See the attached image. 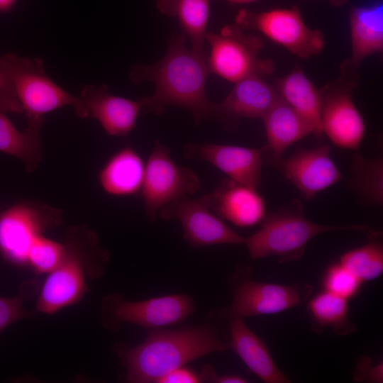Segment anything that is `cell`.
Segmentation results:
<instances>
[{
    "label": "cell",
    "instance_id": "cell-1",
    "mask_svg": "<svg viewBox=\"0 0 383 383\" xmlns=\"http://www.w3.org/2000/svg\"><path fill=\"white\" fill-rule=\"evenodd\" d=\"M187 39L182 32L174 35L160 60L131 67L129 79L133 84L148 82L155 87L152 95L140 98L142 113L160 115L166 106H175L189 111L197 124L214 116L216 103L206 94L207 55L189 49Z\"/></svg>",
    "mask_w": 383,
    "mask_h": 383
},
{
    "label": "cell",
    "instance_id": "cell-2",
    "mask_svg": "<svg viewBox=\"0 0 383 383\" xmlns=\"http://www.w3.org/2000/svg\"><path fill=\"white\" fill-rule=\"evenodd\" d=\"M229 349L216 330L205 326L149 330L140 344H121L116 352L126 368L123 379L130 383H157L169 372L213 353Z\"/></svg>",
    "mask_w": 383,
    "mask_h": 383
},
{
    "label": "cell",
    "instance_id": "cell-3",
    "mask_svg": "<svg viewBox=\"0 0 383 383\" xmlns=\"http://www.w3.org/2000/svg\"><path fill=\"white\" fill-rule=\"evenodd\" d=\"M64 257L40 284L35 311L52 315L80 302L88 282L101 278L110 259L96 233L86 225L70 226L62 242Z\"/></svg>",
    "mask_w": 383,
    "mask_h": 383
},
{
    "label": "cell",
    "instance_id": "cell-4",
    "mask_svg": "<svg viewBox=\"0 0 383 383\" xmlns=\"http://www.w3.org/2000/svg\"><path fill=\"white\" fill-rule=\"evenodd\" d=\"M355 231L368 232L364 225L328 226L314 223L305 217L298 199L284 207L266 213L260 228L245 237L252 260L276 257L279 262L299 260L304 255L308 242L315 236L331 231Z\"/></svg>",
    "mask_w": 383,
    "mask_h": 383
},
{
    "label": "cell",
    "instance_id": "cell-5",
    "mask_svg": "<svg viewBox=\"0 0 383 383\" xmlns=\"http://www.w3.org/2000/svg\"><path fill=\"white\" fill-rule=\"evenodd\" d=\"M0 71L12 83L28 126L40 130L45 114L67 106H72L78 117L85 118L80 98L65 91L47 75L42 59L8 52L0 57Z\"/></svg>",
    "mask_w": 383,
    "mask_h": 383
},
{
    "label": "cell",
    "instance_id": "cell-6",
    "mask_svg": "<svg viewBox=\"0 0 383 383\" xmlns=\"http://www.w3.org/2000/svg\"><path fill=\"white\" fill-rule=\"evenodd\" d=\"M251 266L236 267L228 279L232 301L221 313L227 319L281 313L305 303L313 292L307 283L279 284L252 279Z\"/></svg>",
    "mask_w": 383,
    "mask_h": 383
},
{
    "label": "cell",
    "instance_id": "cell-7",
    "mask_svg": "<svg viewBox=\"0 0 383 383\" xmlns=\"http://www.w3.org/2000/svg\"><path fill=\"white\" fill-rule=\"evenodd\" d=\"M194 311V301L187 294L133 301L119 293H113L101 300L100 322L111 332L118 331L124 323L137 325L149 331L179 323Z\"/></svg>",
    "mask_w": 383,
    "mask_h": 383
},
{
    "label": "cell",
    "instance_id": "cell-8",
    "mask_svg": "<svg viewBox=\"0 0 383 383\" xmlns=\"http://www.w3.org/2000/svg\"><path fill=\"white\" fill-rule=\"evenodd\" d=\"M206 41L210 45L207 55L209 73L235 83L252 75H271L274 65L270 59H262V39L248 34L237 23L223 26L219 33L207 32Z\"/></svg>",
    "mask_w": 383,
    "mask_h": 383
},
{
    "label": "cell",
    "instance_id": "cell-9",
    "mask_svg": "<svg viewBox=\"0 0 383 383\" xmlns=\"http://www.w3.org/2000/svg\"><path fill=\"white\" fill-rule=\"evenodd\" d=\"M62 210L35 201H21L0 212V255L8 263L27 267L28 250L39 236L60 226Z\"/></svg>",
    "mask_w": 383,
    "mask_h": 383
},
{
    "label": "cell",
    "instance_id": "cell-10",
    "mask_svg": "<svg viewBox=\"0 0 383 383\" xmlns=\"http://www.w3.org/2000/svg\"><path fill=\"white\" fill-rule=\"evenodd\" d=\"M235 23L243 30L261 33L301 59L319 55L325 46L323 32L309 28L296 6L261 12L240 10Z\"/></svg>",
    "mask_w": 383,
    "mask_h": 383
},
{
    "label": "cell",
    "instance_id": "cell-11",
    "mask_svg": "<svg viewBox=\"0 0 383 383\" xmlns=\"http://www.w3.org/2000/svg\"><path fill=\"white\" fill-rule=\"evenodd\" d=\"M170 150L156 141L145 165L141 194L148 219L153 222L160 209L184 196L196 193L201 187L198 175L190 168L178 165Z\"/></svg>",
    "mask_w": 383,
    "mask_h": 383
},
{
    "label": "cell",
    "instance_id": "cell-12",
    "mask_svg": "<svg viewBox=\"0 0 383 383\" xmlns=\"http://www.w3.org/2000/svg\"><path fill=\"white\" fill-rule=\"evenodd\" d=\"M357 80L341 77L320 89L323 134L337 147L356 150L365 134L364 118L353 99Z\"/></svg>",
    "mask_w": 383,
    "mask_h": 383
},
{
    "label": "cell",
    "instance_id": "cell-13",
    "mask_svg": "<svg viewBox=\"0 0 383 383\" xmlns=\"http://www.w3.org/2000/svg\"><path fill=\"white\" fill-rule=\"evenodd\" d=\"M158 216L164 220H178L183 228L184 239L194 248L244 244L245 237L210 209L206 194L196 199L179 198L160 209Z\"/></svg>",
    "mask_w": 383,
    "mask_h": 383
},
{
    "label": "cell",
    "instance_id": "cell-14",
    "mask_svg": "<svg viewBox=\"0 0 383 383\" xmlns=\"http://www.w3.org/2000/svg\"><path fill=\"white\" fill-rule=\"evenodd\" d=\"M330 150L324 144L311 150L299 149L287 158L280 157L272 162L306 199H311L343 178Z\"/></svg>",
    "mask_w": 383,
    "mask_h": 383
},
{
    "label": "cell",
    "instance_id": "cell-15",
    "mask_svg": "<svg viewBox=\"0 0 383 383\" xmlns=\"http://www.w3.org/2000/svg\"><path fill=\"white\" fill-rule=\"evenodd\" d=\"M264 148L216 143H189L185 158L205 161L226 174L231 179L257 189L262 182Z\"/></svg>",
    "mask_w": 383,
    "mask_h": 383
},
{
    "label": "cell",
    "instance_id": "cell-16",
    "mask_svg": "<svg viewBox=\"0 0 383 383\" xmlns=\"http://www.w3.org/2000/svg\"><path fill=\"white\" fill-rule=\"evenodd\" d=\"M84 106L85 118L99 121L103 129L112 136H127L136 126L142 113V104L113 95L104 84H86L79 96Z\"/></svg>",
    "mask_w": 383,
    "mask_h": 383
},
{
    "label": "cell",
    "instance_id": "cell-17",
    "mask_svg": "<svg viewBox=\"0 0 383 383\" xmlns=\"http://www.w3.org/2000/svg\"><path fill=\"white\" fill-rule=\"evenodd\" d=\"M350 28L351 55L340 69L343 77L357 80V72L365 59L382 52V4L351 8Z\"/></svg>",
    "mask_w": 383,
    "mask_h": 383
},
{
    "label": "cell",
    "instance_id": "cell-18",
    "mask_svg": "<svg viewBox=\"0 0 383 383\" xmlns=\"http://www.w3.org/2000/svg\"><path fill=\"white\" fill-rule=\"evenodd\" d=\"M206 195L210 209L218 217L240 228L261 223L267 213L265 201L257 189L231 179Z\"/></svg>",
    "mask_w": 383,
    "mask_h": 383
},
{
    "label": "cell",
    "instance_id": "cell-19",
    "mask_svg": "<svg viewBox=\"0 0 383 383\" xmlns=\"http://www.w3.org/2000/svg\"><path fill=\"white\" fill-rule=\"evenodd\" d=\"M279 99L276 88L262 77L249 76L234 83L225 99L216 103L214 116L224 121L262 118Z\"/></svg>",
    "mask_w": 383,
    "mask_h": 383
},
{
    "label": "cell",
    "instance_id": "cell-20",
    "mask_svg": "<svg viewBox=\"0 0 383 383\" xmlns=\"http://www.w3.org/2000/svg\"><path fill=\"white\" fill-rule=\"evenodd\" d=\"M229 349L265 383H289V377L277 366L264 340L253 333L243 318L230 319Z\"/></svg>",
    "mask_w": 383,
    "mask_h": 383
},
{
    "label": "cell",
    "instance_id": "cell-21",
    "mask_svg": "<svg viewBox=\"0 0 383 383\" xmlns=\"http://www.w3.org/2000/svg\"><path fill=\"white\" fill-rule=\"evenodd\" d=\"M145 164L140 155L131 147L116 152L100 170V187L108 194L116 196L135 195L141 192Z\"/></svg>",
    "mask_w": 383,
    "mask_h": 383
},
{
    "label": "cell",
    "instance_id": "cell-22",
    "mask_svg": "<svg viewBox=\"0 0 383 383\" xmlns=\"http://www.w3.org/2000/svg\"><path fill=\"white\" fill-rule=\"evenodd\" d=\"M275 85L282 99L308 123L312 134L321 137V92L303 70L296 67L287 75L277 79Z\"/></svg>",
    "mask_w": 383,
    "mask_h": 383
},
{
    "label": "cell",
    "instance_id": "cell-23",
    "mask_svg": "<svg viewBox=\"0 0 383 383\" xmlns=\"http://www.w3.org/2000/svg\"><path fill=\"white\" fill-rule=\"evenodd\" d=\"M269 152L272 160L282 157L292 145L312 134L308 123L284 100L280 99L262 117Z\"/></svg>",
    "mask_w": 383,
    "mask_h": 383
},
{
    "label": "cell",
    "instance_id": "cell-24",
    "mask_svg": "<svg viewBox=\"0 0 383 383\" xmlns=\"http://www.w3.org/2000/svg\"><path fill=\"white\" fill-rule=\"evenodd\" d=\"M209 5L210 0L157 1L159 11L177 19L182 33L191 42L192 50L199 54H205Z\"/></svg>",
    "mask_w": 383,
    "mask_h": 383
},
{
    "label": "cell",
    "instance_id": "cell-25",
    "mask_svg": "<svg viewBox=\"0 0 383 383\" xmlns=\"http://www.w3.org/2000/svg\"><path fill=\"white\" fill-rule=\"evenodd\" d=\"M311 330L322 333L329 328L337 335L345 336L357 331L349 318L348 300L323 290L313 296L306 304Z\"/></svg>",
    "mask_w": 383,
    "mask_h": 383
},
{
    "label": "cell",
    "instance_id": "cell-26",
    "mask_svg": "<svg viewBox=\"0 0 383 383\" xmlns=\"http://www.w3.org/2000/svg\"><path fill=\"white\" fill-rule=\"evenodd\" d=\"M0 152L18 158L26 171L33 172L41 161L40 129L28 126L20 131L4 113H0Z\"/></svg>",
    "mask_w": 383,
    "mask_h": 383
},
{
    "label": "cell",
    "instance_id": "cell-27",
    "mask_svg": "<svg viewBox=\"0 0 383 383\" xmlns=\"http://www.w3.org/2000/svg\"><path fill=\"white\" fill-rule=\"evenodd\" d=\"M349 187L359 199L367 205L383 203L382 157L367 158L355 155L351 165Z\"/></svg>",
    "mask_w": 383,
    "mask_h": 383
},
{
    "label": "cell",
    "instance_id": "cell-28",
    "mask_svg": "<svg viewBox=\"0 0 383 383\" xmlns=\"http://www.w3.org/2000/svg\"><path fill=\"white\" fill-rule=\"evenodd\" d=\"M369 240L362 247L346 251L339 262L362 283L377 279L383 273V245L380 233L368 231Z\"/></svg>",
    "mask_w": 383,
    "mask_h": 383
},
{
    "label": "cell",
    "instance_id": "cell-29",
    "mask_svg": "<svg viewBox=\"0 0 383 383\" xmlns=\"http://www.w3.org/2000/svg\"><path fill=\"white\" fill-rule=\"evenodd\" d=\"M40 284L39 279H29L20 285L16 296H0V333L16 321L36 316L38 313L35 310H27L23 306L37 296Z\"/></svg>",
    "mask_w": 383,
    "mask_h": 383
},
{
    "label": "cell",
    "instance_id": "cell-30",
    "mask_svg": "<svg viewBox=\"0 0 383 383\" xmlns=\"http://www.w3.org/2000/svg\"><path fill=\"white\" fill-rule=\"evenodd\" d=\"M65 252L63 243L38 237L32 243L27 255V267L37 274H48L62 262Z\"/></svg>",
    "mask_w": 383,
    "mask_h": 383
},
{
    "label": "cell",
    "instance_id": "cell-31",
    "mask_svg": "<svg viewBox=\"0 0 383 383\" xmlns=\"http://www.w3.org/2000/svg\"><path fill=\"white\" fill-rule=\"evenodd\" d=\"M362 285V282L339 262L328 266L321 277L323 290L347 300L355 297Z\"/></svg>",
    "mask_w": 383,
    "mask_h": 383
},
{
    "label": "cell",
    "instance_id": "cell-32",
    "mask_svg": "<svg viewBox=\"0 0 383 383\" xmlns=\"http://www.w3.org/2000/svg\"><path fill=\"white\" fill-rule=\"evenodd\" d=\"M0 113H23L22 106L12 83L1 71Z\"/></svg>",
    "mask_w": 383,
    "mask_h": 383
},
{
    "label": "cell",
    "instance_id": "cell-33",
    "mask_svg": "<svg viewBox=\"0 0 383 383\" xmlns=\"http://www.w3.org/2000/svg\"><path fill=\"white\" fill-rule=\"evenodd\" d=\"M201 382L199 374L185 366L177 367L164 376L157 383H199Z\"/></svg>",
    "mask_w": 383,
    "mask_h": 383
},
{
    "label": "cell",
    "instance_id": "cell-34",
    "mask_svg": "<svg viewBox=\"0 0 383 383\" xmlns=\"http://www.w3.org/2000/svg\"><path fill=\"white\" fill-rule=\"evenodd\" d=\"M201 382L214 383H247L248 381L238 374H218L209 365H204L200 373Z\"/></svg>",
    "mask_w": 383,
    "mask_h": 383
},
{
    "label": "cell",
    "instance_id": "cell-35",
    "mask_svg": "<svg viewBox=\"0 0 383 383\" xmlns=\"http://www.w3.org/2000/svg\"><path fill=\"white\" fill-rule=\"evenodd\" d=\"M17 0H0V12H9L14 6Z\"/></svg>",
    "mask_w": 383,
    "mask_h": 383
},
{
    "label": "cell",
    "instance_id": "cell-36",
    "mask_svg": "<svg viewBox=\"0 0 383 383\" xmlns=\"http://www.w3.org/2000/svg\"><path fill=\"white\" fill-rule=\"evenodd\" d=\"M348 0H330V3L336 7H340L344 6L347 4Z\"/></svg>",
    "mask_w": 383,
    "mask_h": 383
},
{
    "label": "cell",
    "instance_id": "cell-37",
    "mask_svg": "<svg viewBox=\"0 0 383 383\" xmlns=\"http://www.w3.org/2000/svg\"><path fill=\"white\" fill-rule=\"evenodd\" d=\"M226 1H228V2L231 4H244L251 3L257 0H226Z\"/></svg>",
    "mask_w": 383,
    "mask_h": 383
}]
</instances>
